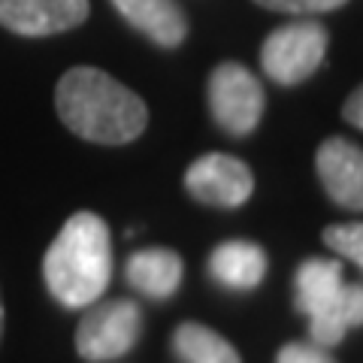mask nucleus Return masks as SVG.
I'll list each match as a JSON object with an SVG mask.
<instances>
[{
	"label": "nucleus",
	"mask_w": 363,
	"mask_h": 363,
	"mask_svg": "<svg viewBox=\"0 0 363 363\" xmlns=\"http://www.w3.org/2000/svg\"><path fill=\"white\" fill-rule=\"evenodd\" d=\"M360 324H363V285H342L324 309L309 315V336L312 342L333 348L342 342L351 327Z\"/></svg>",
	"instance_id": "12"
},
{
	"label": "nucleus",
	"mask_w": 363,
	"mask_h": 363,
	"mask_svg": "<svg viewBox=\"0 0 363 363\" xmlns=\"http://www.w3.org/2000/svg\"><path fill=\"white\" fill-rule=\"evenodd\" d=\"M342 264L339 260H327V257H312L297 269L294 279V297H297V312L306 318L315 315L318 309H324L330 303L339 288H342Z\"/></svg>",
	"instance_id": "13"
},
{
	"label": "nucleus",
	"mask_w": 363,
	"mask_h": 363,
	"mask_svg": "<svg viewBox=\"0 0 363 363\" xmlns=\"http://www.w3.org/2000/svg\"><path fill=\"white\" fill-rule=\"evenodd\" d=\"M0 336H4V300H0Z\"/></svg>",
	"instance_id": "19"
},
{
	"label": "nucleus",
	"mask_w": 363,
	"mask_h": 363,
	"mask_svg": "<svg viewBox=\"0 0 363 363\" xmlns=\"http://www.w3.org/2000/svg\"><path fill=\"white\" fill-rule=\"evenodd\" d=\"M128 285L145 300H169L182 285L185 267L173 248H143L124 267Z\"/></svg>",
	"instance_id": "10"
},
{
	"label": "nucleus",
	"mask_w": 363,
	"mask_h": 363,
	"mask_svg": "<svg viewBox=\"0 0 363 363\" xmlns=\"http://www.w3.org/2000/svg\"><path fill=\"white\" fill-rule=\"evenodd\" d=\"M209 276L224 291H255L267 276V252L248 240L221 242L209 255Z\"/></svg>",
	"instance_id": "9"
},
{
	"label": "nucleus",
	"mask_w": 363,
	"mask_h": 363,
	"mask_svg": "<svg viewBox=\"0 0 363 363\" xmlns=\"http://www.w3.org/2000/svg\"><path fill=\"white\" fill-rule=\"evenodd\" d=\"M264 88L248 67L224 61L209 76V109L221 130L230 136L252 133L264 116Z\"/></svg>",
	"instance_id": "5"
},
{
	"label": "nucleus",
	"mask_w": 363,
	"mask_h": 363,
	"mask_svg": "<svg viewBox=\"0 0 363 363\" xmlns=\"http://www.w3.org/2000/svg\"><path fill=\"white\" fill-rule=\"evenodd\" d=\"M342 118L351 124V128H360V130H363V85L354 88V91L348 94L345 106H342Z\"/></svg>",
	"instance_id": "18"
},
{
	"label": "nucleus",
	"mask_w": 363,
	"mask_h": 363,
	"mask_svg": "<svg viewBox=\"0 0 363 363\" xmlns=\"http://www.w3.org/2000/svg\"><path fill=\"white\" fill-rule=\"evenodd\" d=\"M255 4L288 16H318V13H333V9L345 6L348 0H255Z\"/></svg>",
	"instance_id": "16"
},
{
	"label": "nucleus",
	"mask_w": 363,
	"mask_h": 363,
	"mask_svg": "<svg viewBox=\"0 0 363 363\" xmlns=\"http://www.w3.org/2000/svg\"><path fill=\"white\" fill-rule=\"evenodd\" d=\"M185 188L188 194L206 203V206H221V209H236L252 197L255 191V176L240 157L233 155H203L185 173Z\"/></svg>",
	"instance_id": "6"
},
{
	"label": "nucleus",
	"mask_w": 363,
	"mask_h": 363,
	"mask_svg": "<svg viewBox=\"0 0 363 363\" xmlns=\"http://www.w3.org/2000/svg\"><path fill=\"white\" fill-rule=\"evenodd\" d=\"M55 106L67 128L88 143L124 145L149 124L143 97L97 67L67 70L55 91Z\"/></svg>",
	"instance_id": "1"
},
{
	"label": "nucleus",
	"mask_w": 363,
	"mask_h": 363,
	"mask_svg": "<svg viewBox=\"0 0 363 363\" xmlns=\"http://www.w3.org/2000/svg\"><path fill=\"white\" fill-rule=\"evenodd\" d=\"M324 245L330 248V252L348 257L351 264H357L363 269V224H330L324 227L321 233Z\"/></svg>",
	"instance_id": "15"
},
{
	"label": "nucleus",
	"mask_w": 363,
	"mask_h": 363,
	"mask_svg": "<svg viewBox=\"0 0 363 363\" xmlns=\"http://www.w3.org/2000/svg\"><path fill=\"white\" fill-rule=\"evenodd\" d=\"M327 28L321 21L300 18L291 25H281L264 40L260 49V67L279 85H300L309 79L327 55Z\"/></svg>",
	"instance_id": "4"
},
{
	"label": "nucleus",
	"mask_w": 363,
	"mask_h": 363,
	"mask_svg": "<svg viewBox=\"0 0 363 363\" xmlns=\"http://www.w3.org/2000/svg\"><path fill=\"white\" fill-rule=\"evenodd\" d=\"M85 309V318L76 327V351L82 360L106 363L136 345L143 333V309L133 300H94Z\"/></svg>",
	"instance_id": "3"
},
{
	"label": "nucleus",
	"mask_w": 363,
	"mask_h": 363,
	"mask_svg": "<svg viewBox=\"0 0 363 363\" xmlns=\"http://www.w3.org/2000/svg\"><path fill=\"white\" fill-rule=\"evenodd\" d=\"M318 179L336 206L363 212V149L342 136L321 143L315 157Z\"/></svg>",
	"instance_id": "8"
},
{
	"label": "nucleus",
	"mask_w": 363,
	"mask_h": 363,
	"mask_svg": "<svg viewBox=\"0 0 363 363\" xmlns=\"http://www.w3.org/2000/svg\"><path fill=\"white\" fill-rule=\"evenodd\" d=\"M276 363H336V360L318 342H288L279 351Z\"/></svg>",
	"instance_id": "17"
},
{
	"label": "nucleus",
	"mask_w": 363,
	"mask_h": 363,
	"mask_svg": "<svg viewBox=\"0 0 363 363\" xmlns=\"http://www.w3.org/2000/svg\"><path fill=\"white\" fill-rule=\"evenodd\" d=\"M173 351L182 363H242L240 351L227 342L221 333H215L212 327L197 321L176 327Z\"/></svg>",
	"instance_id": "14"
},
{
	"label": "nucleus",
	"mask_w": 363,
	"mask_h": 363,
	"mask_svg": "<svg viewBox=\"0 0 363 363\" xmlns=\"http://www.w3.org/2000/svg\"><path fill=\"white\" fill-rule=\"evenodd\" d=\"M88 13V0H0V25L18 37H52L73 30Z\"/></svg>",
	"instance_id": "7"
},
{
	"label": "nucleus",
	"mask_w": 363,
	"mask_h": 363,
	"mask_svg": "<svg viewBox=\"0 0 363 363\" xmlns=\"http://www.w3.org/2000/svg\"><path fill=\"white\" fill-rule=\"evenodd\" d=\"M43 279L49 294L67 309H85L104 297L112 279L106 221L94 212H76L45 252Z\"/></svg>",
	"instance_id": "2"
},
{
	"label": "nucleus",
	"mask_w": 363,
	"mask_h": 363,
	"mask_svg": "<svg viewBox=\"0 0 363 363\" xmlns=\"http://www.w3.org/2000/svg\"><path fill=\"white\" fill-rule=\"evenodd\" d=\"M116 9L152 43L176 49L188 37V18L176 0H112Z\"/></svg>",
	"instance_id": "11"
}]
</instances>
